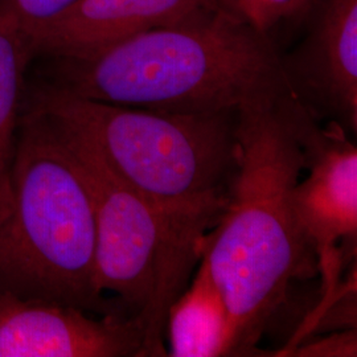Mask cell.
I'll use <instances>...</instances> for the list:
<instances>
[{
  "instance_id": "16",
  "label": "cell",
  "mask_w": 357,
  "mask_h": 357,
  "mask_svg": "<svg viewBox=\"0 0 357 357\" xmlns=\"http://www.w3.org/2000/svg\"><path fill=\"white\" fill-rule=\"evenodd\" d=\"M1 1H3V0H0V3H1Z\"/></svg>"
},
{
  "instance_id": "9",
  "label": "cell",
  "mask_w": 357,
  "mask_h": 357,
  "mask_svg": "<svg viewBox=\"0 0 357 357\" xmlns=\"http://www.w3.org/2000/svg\"><path fill=\"white\" fill-rule=\"evenodd\" d=\"M213 0H73L31 35L35 56L76 59L155 26L174 24Z\"/></svg>"
},
{
  "instance_id": "6",
  "label": "cell",
  "mask_w": 357,
  "mask_h": 357,
  "mask_svg": "<svg viewBox=\"0 0 357 357\" xmlns=\"http://www.w3.org/2000/svg\"><path fill=\"white\" fill-rule=\"evenodd\" d=\"M277 105L305 156L308 174L294 187V212L317 257L324 282L323 299H328L340 284L345 255L339 246L356 245V144L335 122L321 128L291 91L282 94Z\"/></svg>"
},
{
  "instance_id": "7",
  "label": "cell",
  "mask_w": 357,
  "mask_h": 357,
  "mask_svg": "<svg viewBox=\"0 0 357 357\" xmlns=\"http://www.w3.org/2000/svg\"><path fill=\"white\" fill-rule=\"evenodd\" d=\"M307 31L282 69L290 91L317 119L357 134V0H312Z\"/></svg>"
},
{
  "instance_id": "10",
  "label": "cell",
  "mask_w": 357,
  "mask_h": 357,
  "mask_svg": "<svg viewBox=\"0 0 357 357\" xmlns=\"http://www.w3.org/2000/svg\"><path fill=\"white\" fill-rule=\"evenodd\" d=\"M199 262L195 277L168 308L167 356H234L236 333L229 308L204 258Z\"/></svg>"
},
{
  "instance_id": "2",
  "label": "cell",
  "mask_w": 357,
  "mask_h": 357,
  "mask_svg": "<svg viewBox=\"0 0 357 357\" xmlns=\"http://www.w3.org/2000/svg\"><path fill=\"white\" fill-rule=\"evenodd\" d=\"M53 64L48 84L69 94L155 112L238 110L290 91L270 35L218 6Z\"/></svg>"
},
{
  "instance_id": "4",
  "label": "cell",
  "mask_w": 357,
  "mask_h": 357,
  "mask_svg": "<svg viewBox=\"0 0 357 357\" xmlns=\"http://www.w3.org/2000/svg\"><path fill=\"white\" fill-rule=\"evenodd\" d=\"M29 103L84 135L155 204L221 216L237 163L238 110L155 112L81 98L48 82Z\"/></svg>"
},
{
  "instance_id": "8",
  "label": "cell",
  "mask_w": 357,
  "mask_h": 357,
  "mask_svg": "<svg viewBox=\"0 0 357 357\" xmlns=\"http://www.w3.org/2000/svg\"><path fill=\"white\" fill-rule=\"evenodd\" d=\"M141 320L0 290V357H141Z\"/></svg>"
},
{
  "instance_id": "3",
  "label": "cell",
  "mask_w": 357,
  "mask_h": 357,
  "mask_svg": "<svg viewBox=\"0 0 357 357\" xmlns=\"http://www.w3.org/2000/svg\"><path fill=\"white\" fill-rule=\"evenodd\" d=\"M96 243L85 178L56 123L28 103L17 126L8 209L0 222V290L101 315L122 312L98 291Z\"/></svg>"
},
{
  "instance_id": "13",
  "label": "cell",
  "mask_w": 357,
  "mask_h": 357,
  "mask_svg": "<svg viewBox=\"0 0 357 357\" xmlns=\"http://www.w3.org/2000/svg\"><path fill=\"white\" fill-rule=\"evenodd\" d=\"M73 0H7L19 22L32 35Z\"/></svg>"
},
{
  "instance_id": "14",
  "label": "cell",
  "mask_w": 357,
  "mask_h": 357,
  "mask_svg": "<svg viewBox=\"0 0 357 357\" xmlns=\"http://www.w3.org/2000/svg\"><path fill=\"white\" fill-rule=\"evenodd\" d=\"M268 29L283 20L305 19L312 0H259Z\"/></svg>"
},
{
  "instance_id": "12",
  "label": "cell",
  "mask_w": 357,
  "mask_h": 357,
  "mask_svg": "<svg viewBox=\"0 0 357 357\" xmlns=\"http://www.w3.org/2000/svg\"><path fill=\"white\" fill-rule=\"evenodd\" d=\"M356 328L335 332L317 342H301L289 352L290 356H356ZM287 355V356H289Z\"/></svg>"
},
{
  "instance_id": "1",
  "label": "cell",
  "mask_w": 357,
  "mask_h": 357,
  "mask_svg": "<svg viewBox=\"0 0 357 357\" xmlns=\"http://www.w3.org/2000/svg\"><path fill=\"white\" fill-rule=\"evenodd\" d=\"M277 100L238 109L236 171L202 255L229 308L234 356L255 352L294 282L318 273L293 206L305 156Z\"/></svg>"
},
{
  "instance_id": "5",
  "label": "cell",
  "mask_w": 357,
  "mask_h": 357,
  "mask_svg": "<svg viewBox=\"0 0 357 357\" xmlns=\"http://www.w3.org/2000/svg\"><path fill=\"white\" fill-rule=\"evenodd\" d=\"M48 116L89 187L98 291L113 294L123 312L141 320V357L167 356L168 308L190 283L220 217L155 204L119 178L84 135Z\"/></svg>"
},
{
  "instance_id": "15",
  "label": "cell",
  "mask_w": 357,
  "mask_h": 357,
  "mask_svg": "<svg viewBox=\"0 0 357 357\" xmlns=\"http://www.w3.org/2000/svg\"><path fill=\"white\" fill-rule=\"evenodd\" d=\"M217 6L237 19L268 33V22L261 8L259 0H213Z\"/></svg>"
},
{
  "instance_id": "11",
  "label": "cell",
  "mask_w": 357,
  "mask_h": 357,
  "mask_svg": "<svg viewBox=\"0 0 357 357\" xmlns=\"http://www.w3.org/2000/svg\"><path fill=\"white\" fill-rule=\"evenodd\" d=\"M35 57L31 35L13 8L0 3V222L10 203L11 172L26 72Z\"/></svg>"
}]
</instances>
